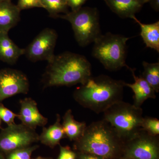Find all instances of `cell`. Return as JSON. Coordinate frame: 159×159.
<instances>
[{
	"mask_svg": "<svg viewBox=\"0 0 159 159\" xmlns=\"http://www.w3.org/2000/svg\"><path fill=\"white\" fill-rule=\"evenodd\" d=\"M125 83L102 74L91 77L74 91L73 97L83 107L97 114L103 113L115 103L122 101Z\"/></svg>",
	"mask_w": 159,
	"mask_h": 159,
	"instance_id": "cell-1",
	"label": "cell"
},
{
	"mask_svg": "<svg viewBox=\"0 0 159 159\" xmlns=\"http://www.w3.org/2000/svg\"><path fill=\"white\" fill-rule=\"evenodd\" d=\"M92 77V66L86 57L66 52L54 55L43 75L44 87L84 84Z\"/></svg>",
	"mask_w": 159,
	"mask_h": 159,
	"instance_id": "cell-2",
	"label": "cell"
},
{
	"mask_svg": "<svg viewBox=\"0 0 159 159\" xmlns=\"http://www.w3.org/2000/svg\"><path fill=\"white\" fill-rule=\"evenodd\" d=\"M124 144L110 124L103 119L87 125L74 146L77 152L105 159H116L122 158Z\"/></svg>",
	"mask_w": 159,
	"mask_h": 159,
	"instance_id": "cell-3",
	"label": "cell"
},
{
	"mask_svg": "<svg viewBox=\"0 0 159 159\" xmlns=\"http://www.w3.org/2000/svg\"><path fill=\"white\" fill-rule=\"evenodd\" d=\"M143 118L141 107L122 100L103 112V119L110 124L124 143L142 130Z\"/></svg>",
	"mask_w": 159,
	"mask_h": 159,
	"instance_id": "cell-4",
	"label": "cell"
},
{
	"mask_svg": "<svg viewBox=\"0 0 159 159\" xmlns=\"http://www.w3.org/2000/svg\"><path fill=\"white\" fill-rule=\"evenodd\" d=\"M129 39L110 32L101 34L94 41L92 55L109 71L119 70L124 67L130 70L125 62L126 42Z\"/></svg>",
	"mask_w": 159,
	"mask_h": 159,
	"instance_id": "cell-5",
	"label": "cell"
},
{
	"mask_svg": "<svg viewBox=\"0 0 159 159\" xmlns=\"http://www.w3.org/2000/svg\"><path fill=\"white\" fill-rule=\"evenodd\" d=\"M57 18L70 23L76 41L81 47L94 42L101 34L99 13L97 8L82 7L76 11L59 15Z\"/></svg>",
	"mask_w": 159,
	"mask_h": 159,
	"instance_id": "cell-6",
	"label": "cell"
},
{
	"mask_svg": "<svg viewBox=\"0 0 159 159\" xmlns=\"http://www.w3.org/2000/svg\"><path fill=\"white\" fill-rule=\"evenodd\" d=\"M35 129L21 124L8 125L0 132V152L4 154L39 142Z\"/></svg>",
	"mask_w": 159,
	"mask_h": 159,
	"instance_id": "cell-7",
	"label": "cell"
},
{
	"mask_svg": "<svg viewBox=\"0 0 159 159\" xmlns=\"http://www.w3.org/2000/svg\"><path fill=\"white\" fill-rule=\"evenodd\" d=\"M158 136L142 129L124 144L122 158L126 159H159Z\"/></svg>",
	"mask_w": 159,
	"mask_h": 159,
	"instance_id": "cell-8",
	"label": "cell"
},
{
	"mask_svg": "<svg viewBox=\"0 0 159 159\" xmlns=\"http://www.w3.org/2000/svg\"><path fill=\"white\" fill-rule=\"evenodd\" d=\"M57 39V33L54 29L46 28L25 49L24 55L32 62L47 61L48 62L55 55L54 48Z\"/></svg>",
	"mask_w": 159,
	"mask_h": 159,
	"instance_id": "cell-9",
	"label": "cell"
},
{
	"mask_svg": "<svg viewBox=\"0 0 159 159\" xmlns=\"http://www.w3.org/2000/svg\"><path fill=\"white\" fill-rule=\"evenodd\" d=\"M29 82L21 71L11 69L0 70V102L9 97L29 93Z\"/></svg>",
	"mask_w": 159,
	"mask_h": 159,
	"instance_id": "cell-10",
	"label": "cell"
},
{
	"mask_svg": "<svg viewBox=\"0 0 159 159\" xmlns=\"http://www.w3.org/2000/svg\"><path fill=\"white\" fill-rule=\"evenodd\" d=\"M19 102L20 111L17 118L22 124L35 130L38 126L44 127L47 124L48 119L40 113L35 100L25 98Z\"/></svg>",
	"mask_w": 159,
	"mask_h": 159,
	"instance_id": "cell-11",
	"label": "cell"
},
{
	"mask_svg": "<svg viewBox=\"0 0 159 159\" xmlns=\"http://www.w3.org/2000/svg\"><path fill=\"white\" fill-rule=\"evenodd\" d=\"M107 6L115 14L122 18L135 16L148 0H104Z\"/></svg>",
	"mask_w": 159,
	"mask_h": 159,
	"instance_id": "cell-12",
	"label": "cell"
},
{
	"mask_svg": "<svg viewBox=\"0 0 159 159\" xmlns=\"http://www.w3.org/2000/svg\"><path fill=\"white\" fill-rule=\"evenodd\" d=\"M129 70L132 72L134 82L133 84L125 83V85L131 89L134 92V105L141 107L145 100L156 98V92L142 76L138 77L135 75L133 69L130 68Z\"/></svg>",
	"mask_w": 159,
	"mask_h": 159,
	"instance_id": "cell-13",
	"label": "cell"
},
{
	"mask_svg": "<svg viewBox=\"0 0 159 159\" xmlns=\"http://www.w3.org/2000/svg\"><path fill=\"white\" fill-rule=\"evenodd\" d=\"M20 10L11 0L0 2V32L8 33L20 20Z\"/></svg>",
	"mask_w": 159,
	"mask_h": 159,
	"instance_id": "cell-14",
	"label": "cell"
},
{
	"mask_svg": "<svg viewBox=\"0 0 159 159\" xmlns=\"http://www.w3.org/2000/svg\"><path fill=\"white\" fill-rule=\"evenodd\" d=\"M24 54L25 49L18 47L8 33L0 32V60L8 64H15Z\"/></svg>",
	"mask_w": 159,
	"mask_h": 159,
	"instance_id": "cell-15",
	"label": "cell"
},
{
	"mask_svg": "<svg viewBox=\"0 0 159 159\" xmlns=\"http://www.w3.org/2000/svg\"><path fill=\"white\" fill-rule=\"evenodd\" d=\"M66 138L61 123V117L59 114L56 115V121L53 125L49 127H43L42 132L39 136V142L43 145L54 148L56 145H60V142Z\"/></svg>",
	"mask_w": 159,
	"mask_h": 159,
	"instance_id": "cell-16",
	"label": "cell"
},
{
	"mask_svg": "<svg viewBox=\"0 0 159 159\" xmlns=\"http://www.w3.org/2000/svg\"><path fill=\"white\" fill-rule=\"evenodd\" d=\"M61 125L66 138L74 142L82 137L87 126L85 122H78L74 119L71 109L66 112Z\"/></svg>",
	"mask_w": 159,
	"mask_h": 159,
	"instance_id": "cell-17",
	"label": "cell"
},
{
	"mask_svg": "<svg viewBox=\"0 0 159 159\" xmlns=\"http://www.w3.org/2000/svg\"><path fill=\"white\" fill-rule=\"evenodd\" d=\"M134 20L141 28V36L147 48L159 52V21L150 24H143L134 16Z\"/></svg>",
	"mask_w": 159,
	"mask_h": 159,
	"instance_id": "cell-18",
	"label": "cell"
},
{
	"mask_svg": "<svg viewBox=\"0 0 159 159\" xmlns=\"http://www.w3.org/2000/svg\"><path fill=\"white\" fill-rule=\"evenodd\" d=\"M144 71L142 77L155 91L159 92V62L148 63L143 61Z\"/></svg>",
	"mask_w": 159,
	"mask_h": 159,
	"instance_id": "cell-19",
	"label": "cell"
},
{
	"mask_svg": "<svg viewBox=\"0 0 159 159\" xmlns=\"http://www.w3.org/2000/svg\"><path fill=\"white\" fill-rule=\"evenodd\" d=\"M43 8L46 9L51 17L57 18L60 13L69 12L67 0H41Z\"/></svg>",
	"mask_w": 159,
	"mask_h": 159,
	"instance_id": "cell-20",
	"label": "cell"
},
{
	"mask_svg": "<svg viewBox=\"0 0 159 159\" xmlns=\"http://www.w3.org/2000/svg\"><path fill=\"white\" fill-rule=\"evenodd\" d=\"M39 147L37 145H30L6 153L5 157L6 159H31L32 153Z\"/></svg>",
	"mask_w": 159,
	"mask_h": 159,
	"instance_id": "cell-21",
	"label": "cell"
},
{
	"mask_svg": "<svg viewBox=\"0 0 159 159\" xmlns=\"http://www.w3.org/2000/svg\"><path fill=\"white\" fill-rule=\"evenodd\" d=\"M142 129L151 135L158 136L159 134V120L152 117H144L142 124Z\"/></svg>",
	"mask_w": 159,
	"mask_h": 159,
	"instance_id": "cell-22",
	"label": "cell"
},
{
	"mask_svg": "<svg viewBox=\"0 0 159 159\" xmlns=\"http://www.w3.org/2000/svg\"><path fill=\"white\" fill-rule=\"evenodd\" d=\"M18 114L15 113L6 107L2 102H0V119L8 125L14 124L15 119L17 118Z\"/></svg>",
	"mask_w": 159,
	"mask_h": 159,
	"instance_id": "cell-23",
	"label": "cell"
},
{
	"mask_svg": "<svg viewBox=\"0 0 159 159\" xmlns=\"http://www.w3.org/2000/svg\"><path fill=\"white\" fill-rule=\"evenodd\" d=\"M16 6L20 11L33 8H43L41 0H18Z\"/></svg>",
	"mask_w": 159,
	"mask_h": 159,
	"instance_id": "cell-24",
	"label": "cell"
},
{
	"mask_svg": "<svg viewBox=\"0 0 159 159\" xmlns=\"http://www.w3.org/2000/svg\"><path fill=\"white\" fill-rule=\"evenodd\" d=\"M77 153L68 147H63L60 145L59 155L57 159H76Z\"/></svg>",
	"mask_w": 159,
	"mask_h": 159,
	"instance_id": "cell-25",
	"label": "cell"
},
{
	"mask_svg": "<svg viewBox=\"0 0 159 159\" xmlns=\"http://www.w3.org/2000/svg\"><path fill=\"white\" fill-rule=\"evenodd\" d=\"M88 0H67L69 7L72 11H76L82 7Z\"/></svg>",
	"mask_w": 159,
	"mask_h": 159,
	"instance_id": "cell-26",
	"label": "cell"
},
{
	"mask_svg": "<svg viewBox=\"0 0 159 159\" xmlns=\"http://www.w3.org/2000/svg\"><path fill=\"white\" fill-rule=\"evenodd\" d=\"M76 159H105L92 154L77 152Z\"/></svg>",
	"mask_w": 159,
	"mask_h": 159,
	"instance_id": "cell-27",
	"label": "cell"
},
{
	"mask_svg": "<svg viewBox=\"0 0 159 159\" xmlns=\"http://www.w3.org/2000/svg\"><path fill=\"white\" fill-rule=\"evenodd\" d=\"M148 3L154 11H159V0H148Z\"/></svg>",
	"mask_w": 159,
	"mask_h": 159,
	"instance_id": "cell-28",
	"label": "cell"
},
{
	"mask_svg": "<svg viewBox=\"0 0 159 159\" xmlns=\"http://www.w3.org/2000/svg\"><path fill=\"white\" fill-rule=\"evenodd\" d=\"M0 159H6L5 154L0 152Z\"/></svg>",
	"mask_w": 159,
	"mask_h": 159,
	"instance_id": "cell-29",
	"label": "cell"
},
{
	"mask_svg": "<svg viewBox=\"0 0 159 159\" xmlns=\"http://www.w3.org/2000/svg\"><path fill=\"white\" fill-rule=\"evenodd\" d=\"M32 159H51L50 158H45V157H38L36 158Z\"/></svg>",
	"mask_w": 159,
	"mask_h": 159,
	"instance_id": "cell-30",
	"label": "cell"
},
{
	"mask_svg": "<svg viewBox=\"0 0 159 159\" xmlns=\"http://www.w3.org/2000/svg\"><path fill=\"white\" fill-rule=\"evenodd\" d=\"M9 1V0H0V2H3V1Z\"/></svg>",
	"mask_w": 159,
	"mask_h": 159,
	"instance_id": "cell-31",
	"label": "cell"
},
{
	"mask_svg": "<svg viewBox=\"0 0 159 159\" xmlns=\"http://www.w3.org/2000/svg\"><path fill=\"white\" fill-rule=\"evenodd\" d=\"M1 119H0V126H1Z\"/></svg>",
	"mask_w": 159,
	"mask_h": 159,
	"instance_id": "cell-32",
	"label": "cell"
},
{
	"mask_svg": "<svg viewBox=\"0 0 159 159\" xmlns=\"http://www.w3.org/2000/svg\"><path fill=\"white\" fill-rule=\"evenodd\" d=\"M125 159V158H121V159Z\"/></svg>",
	"mask_w": 159,
	"mask_h": 159,
	"instance_id": "cell-33",
	"label": "cell"
}]
</instances>
